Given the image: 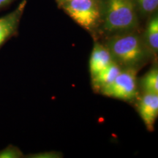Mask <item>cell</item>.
Masks as SVG:
<instances>
[{
    "instance_id": "cell-9",
    "label": "cell",
    "mask_w": 158,
    "mask_h": 158,
    "mask_svg": "<svg viewBox=\"0 0 158 158\" xmlns=\"http://www.w3.org/2000/svg\"><path fill=\"white\" fill-rule=\"evenodd\" d=\"M145 43L150 51L156 54L158 51V15L154 13L148 21L145 31Z\"/></svg>"
},
{
    "instance_id": "cell-13",
    "label": "cell",
    "mask_w": 158,
    "mask_h": 158,
    "mask_svg": "<svg viewBox=\"0 0 158 158\" xmlns=\"http://www.w3.org/2000/svg\"><path fill=\"white\" fill-rule=\"evenodd\" d=\"M16 0H0V10L5 8Z\"/></svg>"
},
{
    "instance_id": "cell-1",
    "label": "cell",
    "mask_w": 158,
    "mask_h": 158,
    "mask_svg": "<svg viewBox=\"0 0 158 158\" xmlns=\"http://www.w3.org/2000/svg\"><path fill=\"white\" fill-rule=\"evenodd\" d=\"M100 27L108 35L136 31L139 25L135 0H100Z\"/></svg>"
},
{
    "instance_id": "cell-8",
    "label": "cell",
    "mask_w": 158,
    "mask_h": 158,
    "mask_svg": "<svg viewBox=\"0 0 158 158\" xmlns=\"http://www.w3.org/2000/svg\"><path fill=\"white\" fill-rule=\"evenodd\" d=\"M121 71L122 68L120 65L113 61L103 70L92 77V86L94 89L100 91L105 86L109 85L110 83L114 81Z\"/></svg>"
},
{
    "instance_id": "cell-5",
    "label": "cell",
    "mask_w": 158,
    "mask_h": 158,
    "mask_svg": "<svg viewBox=\"0 0 158 158\" xmlns=\"http://www.w3.org/2000/svg\"><path fill=\"white\" fill-rule=\"evenodd\" d=\"M27 4L22 0L13 11L0 17V47L17 32Z\"/></svg>"
},
{
    "instance_id": "cell-12",
    "label": "cell",
    "mask_w": 158,
    "mask_h": 158,
    "mask_svg": "<svg viewBox=\"0 0 158 158\" xmlns=\"http://www.w3.org/2000/svg\"><path fill=\"white\" fill-rule=\"evenodd\" d=\"M21 149L13 145H9L0 151V158H21L23 157Z\"/></svg>"
},
{
    "instance_id": "cell-14",
    "label": "cell",
    "mask_w": 158,
    "mask_h": 158,
    "mask_svg": "<svg viewBox=\"0 0 158 158\" xmlns=\"http://www.w3.org/2000/svg\"><path fill=\"white\" fill-rule=\"evenodd\" d=\"M57 2L59 4L60 3H62V2H68V1H71V0H56Z\"/></svg>"
},
{
    "instance_id": "cell-3",
    "label": "cell",
    "mask_w": 158,
    "mask_h": 158,
    "mask_svg": "<svg viewBox=\"0 0 158 158\" xmlns=\"http://www.w3.org/2000/svg\"><path fill=\"white\" fill-rule=\"evenodd\" d=\"M59 5L71 19L84 29L92 31L100 27V0H71Z\"/></svg>"
},
{
    "instance_id": "cell-11",
    "label": "cell",
    "mask_w": 158,
    "mask_h": 158,
    "mask_svg": "<svg viewBox=\"0 0 158 158\" xmlns=\"http://www.w3.org/2000/svg\"><path fill=\"white\" fill-rule=\"evenodd\" d=\"M138 11L142 15H151L158 7V0H135Z\"/></svg>"
},
{
    "instance_id": "cell-7",
    "label": "cell",
    "mask_w": 158,
    "mask_h": 158,
    "mask_svg": "<svg viewBox=\"0 0 158 158\" xmlns=\"http://www.w3.org/2000/svg\"><path fill=\"white\" fill-rule=\"evenodd\" d=\"M113 61V58L106 45H102L99 43H94L89 62L91 76H95Z\"/></svg>"
},
{
    "instance_id": "cell-2",
    "label": "cell",
    "mask_w": 158,
    "mask_h": 158,
    "mask_svg": "<svg viewBox=\"0 0 158 158\" xmlns=\"http://www.w3.org/2000/svg\"><path fill=\"white\" fill-rule=\"evenodd\" d=\"M106 46L114 62L126 68L137 70L149 56V48L135 31L110 35Z\"/></svg>"
},
{
    "instance_id": "cell-10",
    "label": "cell",
    "mask_w": 158,
    "mask_h": 158,
    "mask_svg": "<svg viewBox=\"0 0 158 158\" xmlns=\"http://www.w3.org/2000/svg\"><path fill=\"white\" fill-rule=\"evenodd\" d=\"M141 85L144 93L158 94V69L153 67L141 79Z\"/></svg>"
},
{
    "instance_id": "cell-4",
    "label": "cell",
    "mask_w": 158,
    "mask_h": 158,
    "mask_svg": "<svg viewBox=\"0 0 158 158\" xmlns=\"http://www.w3.org/2000/svg\"><path fill=\"white\" fill-rule=\"evenodd\" d=\"M137 70L126 68L123 70L109 85L105 86L100 92L105 96L122 100H133L137 96Z\"/></svg>"
},
{
    "instance_id": "cell-6",
    "label": "cell",
    "mask_w": 158,
    "mask_h": 158,
    "mask_svg": "<svg viewBox=\"0 0 158 158\" xmlns=\"http://www.w3.org/2000/svg\"><path fill=\"white\" fill-rule=\"evenodd\" d=\"M138 111L149 131H153L158 116V94L144 93L138 103Z\"/></svg>"
}]
</instances>
